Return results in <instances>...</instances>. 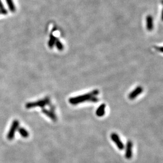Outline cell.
I'll return each instance as SVG.
<instances>
[{
  "instance_id": "obj_1",
  "label": "cell",
  "mask_w": 163,
  "mask_h": 163,
  "mask_svg": "<svg viewBox=\"0 0 163 163\" xmlns=\"http://www.w3.org/2000/svg\"><path fill=\"white\" fill-rule=\"evenodd\" d=\"M99 93L98 89H94L88 93L70 98L69 99V102L72 105H77L86 101H89L90 98L92 96L98 95Z\"/></svg>"
},
{
  "instance_id": "obj_2",
  "label": "cell",
  "mask_w": 163,
  "mask_h": 163,
  "mask_svg": "<svg viewBox=\"0 0 163 163\" xmlns=\"http://www.w3.org/2000/svg\"><path fill=\"white\" fill-rule=\"evenodd\" d=\"M50 102V100L49 98L47 97L42 100H38L37 101L27 103L26 105V108L28 109L35 108L37 107L43 108L46 105H49Z\"/></svg>"
},
{
  "instance_id": "obj_3",
  "label": "cell",
  "mask_w": 163,
  "mask_h": 163,
  "mask_svg": "<svg viewBox=\"0 0 163 163\" xmlns=\"http://www.w3.org/2000/svg\"><path fill=\"white\" fill-rule=\"evenodd\" d=\"M19 122L17 120H14L12 122L10 129L9 130L8 134L7 135V138L10 140H11L14 138L15 132L17 130V129L19 128Z\"/></svg>"
},
{
  "instance_id": "obj_4",
  "label": "cell",
  "mask_w": 163,
  "mask_h": 163,
  "mask_svg": "<svg viewBox=\"0 0 163 163\" xmlns=\"http://www.w3.org/2000/svg\"><path fill=\"white\" fill-rule=\"evenodd\" d=\"M110 138L112 141L115 144H116V146L118 147V149L120 150H122L124 148V145L122 143V141L120 140V138L116 133H112L110 135Z\"/></svg>"
},
{
  "instance_id": "obj_5",
  "label": "cell",
  "mask_w": 163,
  "mask_h": 163,
  "mask_svg": "<svg viewBox=\"0 0 163 163\" xmlns=\"http://www.w3.org/2000/svg\"><path fill=\"white\" fill-rule=\"evenodd\" d=\"M143 92V88L140 86H137L129 94L128 98L130 100H134L138 96H140V94L142 93Z\"/></svg>"
},
{
  "instance_id": "obj_6",
  "label": "cell",
  "mask_w": 163,
  "mask_h": 163,
  "mask_svg": "<svg viewBox=\"0 0 163 163\" xmlns=\"http://www.w3.org/2000/svg\"><path fill=\"white\" fill-rule=\"evenodd\" d=\"M132 148H133V143L131 140H129L127 143L126 147V152L125 157L127 159H131L132 157Z\"/></svg>"
},
{
  "instance_id": "obj_7",
  "label": "cell",
  "mask_w": 163,
  "mask_h": 163,
  "mask_svg": "<svg viewBox=\"0 0 163 163\" xmlns=\"http://www.w3.org/2000/svg\"><path fill=\"white\" fill-rule=\"evenodd\" d=\"M42 112L47 115L48 117L50 119L53 121H56L57 120V118L56 116L55 113H54V112L49 110H48V109H45V108H42Z\"/></svg>"
},
{
  "instance_id": "obj_8",
  "label": "cell",
  "mask_w": 163,
  "mask_h": 163,
  "mask_svg": "<svg viewBox=\"0 0 163 163\" xmlns=\"http://www.w3.org/2000/svg\"><path fill=\"white\" fill-rule=\"evenodd\" d=\"M146 28L149 31H151L154 28L153 17L152 15H148L146 17Z\"/></svg>"
},
{
  "instance_id": "obj_9",
  "label": "cell",
  "mask_w": 163,
  "mask_h": 163,
  "mask_svg": "<svg viewBox=\"0 0 163 163\" xmlns=\"http://www.w3.org/2000/svg\"><path fill=\"white\" fill-rule=\"evenodd\" d=\"M106 105L101 104L97 109L96 111V114L98 117H102L105 114Z\"/></svg>"
},
{
  "instance_id": "obj_10",
  "label": "cell",
  "mask_w": 163,
  "mask_h": 163,
  "mask_svg": "<svg viewBox=\"0 0 163 163\" xmlns=\"http://www.w3.org/2000/svg\"><path fill=\"white\" fill-rule=\"evenodd\" d=\"M17 131L19 133L20 135L24 138H27L29 136V133L24 128L20 127L17 129Z\"/></svg>"
},
{
  "instance_id": "obj_11",
  "label": "cell",
  "mask_w": 163,
  "mask_h": 163,
  "mask_svg": "<svg viewBox=\"0 0 163 163\" xmlns=\"http://www.w3.org/2000/svg\"><path fill=\"white\" fill-rule=\"evenodd\" d=\"M57 38L55 36H54L53 35H51L50 36V39L49 42H48V46L50 48H53L54 46L55 45Z\"/></svg>"
},
{
  "instance_id": "obj_12",
  "label": "cell",
  "mask_w": 163,
  "mask_h": 163,
  "mask_svg": "<svg viewBox=\"0 0 163 163\" xmlns=\"http://www.w3.org/2000/svg\"><path fill=\"white\" fill-rule=\"evenodd\" d=\"M5 1H6V2H7V5H8V6L9 7L10 10L12 12H15V10H16V8H15V5H14V4L13 2V0H5Z\"/></svg>"
},
{
  "instance_id": "obj_13",
  "label": "cell",
  "mask_w": 163,
  "mask_h": 163,
  "mask_svg": "<svg viewBox=\"0 0 163 163\" xmlns=\"http://www.w3.org/2000/svg\"><path fill=\"white\" fill-rule=\"evenodd\" d=\"M55 46H56L57 48L59 51H62L64 49V46L63 45V44L61 43V42H60V40H59V39H57V40H56Z\"/></svg>"
},
{
  "instance_id": "obj_14",
  "label": "cell",
  "mask_w": 163,
  "mask_h": 163,
  "mask_svg": "<svg viewBox=\"0 0 163 163\" xmlns=\"http://www.w3.org/2000/svg\"><path fill=\"white\" fill-rule=\"evenodd\" d=\"M0 12L3 14H5V15L7 14V13H8V11L5 8V7H4L1 0H0Z\"/></svg>"
},
{
  "instance_id": "obj_15",
  "label": "cell",
  "mask_w": 163,
  "mask_h": 163,
  "mask_svg": "<svg viewBox=\"0 0 163 163\" xmlns=\"http://www.w3.org/2000/svg\"><path fill=\"white\" fill-rule=\"evenodd\" d=\"M154 48L159 52H163V47H162L155 46V47H154Z\"/></svg>"
},
{
  "instance_id": "obj_16",
  "label": "cell",
  "mask_w": 163,
  "mask_h": 163,
  "mask_svg": "<svg viewBox=\"0 0 163 163\" xmlns=\"http://www.w3.org/2000/svg\"><path fill=\"white\" fill-rule=\"evenodd\" d=\"M0 13H1V12H0Z\"/></svg>"
}]
</instances>
